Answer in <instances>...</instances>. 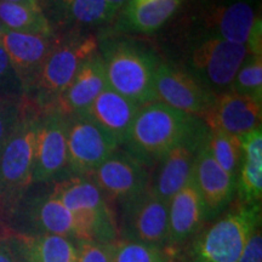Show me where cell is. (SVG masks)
Returning <instances> with one entry per match:
<instances>
[{
  "instance_id": "cell-1",
  "label": "cell",
  "mask_w": 262,
  "mask_h": 262,
  "mask_svg": "<svg viewBox=\"0 0 262 262\" xmlns=\"http://www.w3.org/2000/svg\"><path fill=\"white\" fill-rule=\"evenodd\" d=\"M206 133L201 118L153 101L140 107L122 149L150 170L169 150L201 142Z\"/></svg>"
},
{
  "instance_id": "cell-2",
  "label": "cell",
  "mask_w": 262,
  "mask_h": 262,
  "mask_svg": "<svg viewBox=\"0 0 262 262\" xmlns=\"http://www.w3.org/2000/svg\"><path fill=\"white\" fill-rule=\"evenodd\" d=\"M41 112L25 96L21 119L0 149V224L14 217L33 183L35 140Z\"/></svg>"
},
{
  "instance_id": "cell-3",
  "label": "cell",
  "mask_w": 262,
  "mask_h": 262,
  "mask_svg": "<svg viewBox=\"0 0 262 262\" xmlns=\"http://www.w3.org/2000/svg\"><path fill=\"white\" fill-rule=\"evenodd\" d=\"M181 38L180 63L176 66L216 96L231 89L241 66L253 55L247 45L186 28Z\"/></svg>"
},
{
  "instance_id": "cell-4",
  "label": "cell",
  "mask_w": 262,
  "mask_h": 262,
  "mask_svg": "<svg viewBox=\"0 0 262 262\" xmlns=\"http://www.w3.org/2000/svg\"><path fill=\"white\" fill-rule=\"evenodd\" d=\"M260 225L261 205L237 202L211 222H205L176 257L183 262H238Z\"/></svg>"
},
{
  "instance_id": "cell-5",
  "label": "cell",
  "mask_w": 262,
  "mask_h": 262,
  "mask_svg": "<svg viewBox=\"0 0 262 262\" xmlns=\"http://www.w3.org/2000/svg\"><path fill=\"white\" fill-rule=\"evenodd\" d=\"M260 0H192L186 29L247 45L262 55Z\"/></svg>"
},
{
  "instance_id": "cell-6",
  "label": "cell",
  "mask_w": 262,
  "mask_h": 262,
  "mask_svg": "<svg viewBox=\"0 0 262 262\" xmlns=\"http://www.w3.org/2000/svg\"><path fill=\"white\" fill-rule=\"evenodd\" d=\"M101 57L107 86L140 106L156 101L155 78L160 58L140 41L114 39L104 41Z\"/></svg>"
},
{
  "instance_id": "cell-7",
  "label": "cell",
  "mask_w": 262,
  "mask_h": 262,
  "mask_svg": "<svg viewBox=\"0 0 262 262\" xmlns=\"http://www.w3.org/2000/svg\"><path fill=\"white\" fill-rule=\"evenodd\" d=\"M52 192L71 212L75 241L113 243L119 239L116 212L90 178L71 176L55 182Z\"/></svg>"
},
{
  "instance_id": "cell-8",
  "label": "cell",
  "mask_w": 262,
  "mask_h": 262,
  "mask_svg": "<svg viewBox=\"0 0 262 262\" xmlns=\"http://www.w3.org/2000/svg\"><path fill=\"white\" fill-rule=\"evenodd\" d=\"M97 39L91 34L72 33L55 37L29 100L40 112L55 110L58 98L70 86L79 68L98 52Z\"/></svg>"
},
{
  "instance_id": "cell-9",
  "label": "cell",
  "mask_w": 262,
  "mask_h": 262,
  "mask_svg": "<svg viewBox=\"0 0 262 262\" xmlns=\"http://www.w3.org/2000/svg\"><path fill=\"white\" fill-rule=\"evenodd\" d=\"M118 208L119 215L116 219L120 239L165 249L168 203L157 196L149 186Z\"/></svg>"
},
{
  "instance_id": "cell-10",
  "label": "cell",
  "mask_w": 262,
  "mask_h": 262,
  "mask_svg": "<svg viewBox=\"0 0 262 262\" xmlns=\"http://www.w3.org/2000/svg\"><path fill=\"white\" fill-rule=\"evenodd\" d=\"M68 117L56 110L41 112L35 140L33 183L58 182L68 171Z\"/></svg>"
},
{
  "instance_id": "cell-11",
  "label": "cell",
  "mask_w": 262,
  "mask_h": 262,
  "mask_svg": "<svg viewBox=\"0 0 262 262\" xmlns=\"http://www.w3.org/2000/svg\"><path fill=\"white\" fill-rule=\"evenodd\" d=\"M68 171L89 176L120 147L112 136L84 113L68 117Z\"/></svg>"
},
{
  "instance_id": "cell-12",
  "label": "cell",
  "mask_w": 262,
  "mask_h": 262,
  "mask_svg": "<svg viewBox=\"0 0 262 262\" xmlns=\"http://www.w3.org/2000/svg\"><path fill=\"white\" fill-rule=\"evenodd\" d=\"M156 101L202 118L215 103L216 95L170 61L160 60L155 78Z\"/></svg>"
},
{
  "instance_id": "cell-13",
  "label": "cell",
  "mask_w": 262,
  "mask_h": 262,
  "mask_svg": "<svg viewBox=\"0 0 262 262\" xmlns=\"http://www.w3.org/2000/svg\"><path fill=\"white\" fill-rule=\"evenodd\" d=\"M88 178L96 183L111 205L113 203L119 206L147 189L150 172L139 160L119 148Z\"/></svg>"
},
{
  "instance_id": "cell-14",
  "label": "cell",
  "mask_w": 262,
  "mask_h": 262,
  "mask_svg": "<svg viewBox=\"0 0 262 262\" xmlns=\"http://www.w3.org/2000/svg\"><path fill=\"white\" fill-rule=\"evenodd\" d=\"M206 222L204 205L193 178L168 203V239L165 250L176 257Z\"/></svg>"
},
{
  "instance_id": "cell-15",
  "label": "cell",
  "mask_w": 262,
  "mask_h": 262,
  "mask_svg": "<svg viewBox=\"0 0 262 262\" xmlns=\"http://www.w3.org/2000/svg\"><path fill=\"white\" fill-rule=\"evenodd\" d=\"M54 41V34H29L8 29L0 38L10 64L21 84L24 96L32 93Z\"/></svg>"
},
{
  "instance_id": "cell-16",
  "label": "cell",
  "mask_w": 262,
  "mask_h": 262,
  "mask_svg": "<svg viewBox=\"0 0 262 262\" xmlns=\"http://www.w3.org/2000/svg\"><path fill=\"white\" fill-rule=\"evenodd\" d=\"M192 178L202 196L206 222L214 220L233 201L237 192V180L216 163L204 140L196 150Z\"/></svg>"
},
{
  "instance_id": "cell-17",
  "label": "cell",
  "mask_w": 262,
  "mask_h": 262,
  "mask_svg": "<svg viewBox=\"0 0 262 262\" xmlns=\"http://www.w3.org/2000/svg\"><path fill=\"white\" fill-rule=\"evenodd\" d=\"M261 102L231 90L217 95L215 103L202 118L208 129L239 137L261 127Z\"/></svg>"
},
{
  "instance_id": "cell-18",
  "label": "cell",
  "mask_w": 262,
  "mask_h": 262,
  "mask_svg": "<svg viewBox=\"0 0 262 262\" xmlns=\"http://www.w3.org/2000/svg\"><path fill=\"white\" fill-rule=\"evenodd\" d=\"M202 142L182 143L169 150L153 166L155 172L150 175L149 187L162 201L169 203L192 178L196 150Z\"/></svg>"
},
{
  "instance_id": "cell-19",
  "label": "cell",
  "mask_w": 262,
  "mask_h": 262,
  "mask_svg": "<svg viewBox=\"0 0 262 262\" xmlns=\"http://www.w3.org/2000/svg\"><path fill=\"white\" fill-rule=\"evenodd\" d=\"M140 107V104L106 86L83 113L102 127L122 147Z\"/></svg>"
},
{
  "instance_id": "cell-20",
  "label": "cell",
  "mask_w": 262,
  "mask_h": 262,
  "mask_svg": "<svg viewBox=\"0 0 262 262\" xmlns=\"http://www.w3.org/2000/svg\"><path fill=\"white\" fill-rule=\"evenodd\" d=\"M106 86L103 61L97 52L79 68L70 86L58 98L55 110L66 117L83 113Z\"/></svg>"
},
{
  "instance_id": "cell-21",
  "label": "cell",
  "mask_w": 262,
  "mask_h": 262,
  "mask_svg": "<svg viewBox=\"0 0 262 262\" xmlns=\"http://www.w3.org/2000/svg\"><path fill=\"white\" fill-rule=\"evenodd\" d=\"M243 158L237 178L238 202L261 205L262 196V130L257 127L242 136Z\"/></svg>"
},
{
  "instance_id": "cell-22",
  "label": "cell",
  "mask_w": 262,
  "mask_h": 262,
  "mask_svg": "<svg viewBox=\"0 0 262 262\" xmlns=\"http://www.w3.org/2000/svg\"><path fill=\"white\" fill-rule=\"evenodd\" d=\"M28 221L34 233L56 234L75 241L73 219L54 192L35 198L29 205Z\"/></svg>"
},
{
  "instance_id": "cell-23",
  "label": "cell",
  "mask_w": 262,
  "mask_h": 262,
  "mask_svg": "<svg viewBox=\"0 0 262 262\" xmlns=\"http://www.w3.org/2000/svg\"><path fill=\"white\" fill-rule=\"evenodd\" d=\"M182 0H129L123 11L119 28L139 33H153L163 27L181 6Z\"/></svg>"
},
{
  "instance_id": "cell-24",
  "label": "cell",
  "mask_w": 262,
  "mask_h": 262,
  "mask_svg": "<svg viewBox=\"0 0 262 262\" xmlns=\"http://www.w3.org/2000/svg\"><path fill=\"white\" fill-rule=\"evenodd\" d=\"M15 233L27 262H77V245L73 239L48 233Z\"/></svg>"
},
{
  "instance_id": "cell-25",
  "label": "cell",
  "mask_w": 262,
  "mask_h": 262,
  "mask_svg": "<svg viewBox=\"0 0 262 262\" xmlns=\"http://www.w3.org/2000/svg\"><path fill=\"white\" fill-rule=\"evenodd\" d=\"M0 22L8 31L40 35L52 34L40 6L0 2Z\"/></svg>"
},
{
  "instance_id": "cell-26",
  "label": "cell",
  "mask_w": 262,
  "mask_h": 262,
  "mask_svg": "<svg viewBox=\"0 0 262 262\" xmlns=\"http://www.w3.org/2000/svg\"><path fill=\"white\" fill-rule=\"evenodd\" d=\"M204 142L216 163L228 175L237 180L242 158H243L241 137L222 131L208 129Z\"/></svg>"
},
{
  "instance_id": "cell-27",
  "label": "cell",
  "mask_w": 262,
  "mask_h": 262,
  "mask_svg": "<svg viewBox=\"0 0 262 262\" xmlns=\"http://www.w3.org/2000/svg\"><path fill=\"white\" fill-rule=\"evenodd\" d=\"M63 4L72 21L80 26H100L117 14L106 0H63Z\"/></svg>"
},
{
  "instance_id": "cell-28",
  "label": "cell",
  "mask_w": 262,
  "mask_h": 262,
  "mask_svg": "<svg viewBox=\"0 0 262 262\" xmlns=\"http://www.w3.org/2000/svg\"><path fill=\"white\" fill-rule=\"evenodd\" d=\"M231 91L262 102V55H250L241 66Z\"/></svg>"
},
{
  "instance_id": "cell-29",
  "label": "cell",
  "mask_w": 262,
  "mask_h": 262,
  "mask_svg": "<svg viewBox=\"0 0 262 262\" xmlns=\"http://www.w3.org/2000/svg\"><path fill=\"white\" fill-rule=\"evenodd\" d=\"M165 249L137 242L118 239L113 243V262H170Z\"/></svg>"
},
{
  "instance_id": "cell-30",
  "label": "cell",
  "mask_w": 262,
  "mask_h": 262,
  "mask_svg": "<svg viewBox=\"0 0 262 262\" xmlns=\"http://www.w3.org/2000/svg\"><path fill=\"white\" fill-rule=\"evenodd\" d=\"M25 96H0V149L21 119Z\"/></svg>"
},
{
  "instance_id": "cell-31",
  "label": "cell",
  "mask_w": 262,
  "mask_h": 262,
  "mask_svg": "<svg viewBox=\"0 0 262 262\" xmlns=\"http://www.w3.org/2000/svg\"><path fill=\"white\" fill-rule=\"evenodd\" d=\"M113 243L75 241L77 262H113Z\"/></svg>"
},
{
  "instance_id": "cell-32",
  "label": "cell",
  "mask_w": 262,
  "mask_h": 262,
  "mask_svg": "<svg viewBox=\"0 0 262 262\" xmlns=\"http://www.w3.org/2000/svg\"><path fill=\"white\" fill-rule=\"evenodd\" d=\"M0 96H24L19 80L16 77L9 57L0 42Z\"/></svg>"
},
{
  "instance_id": "cell-33",
  "label": "cell",
  "mask_w": 262,
  "mask_h": 262,
  "mask_svg": "<svg viewBox=\"0 0 262 262\" xmlns=\"http://www.w3.org/2000/svg\"><path fill=\"white\" fill-rule=\"evenodd\" d=\"M0 262H27L17 235L9 228L0 234Z\"/></svg>"
},
{
  "instance_id": "cell-34",
  "label": "cell",
  "mask_w": 262,
  "mask_h": 262,
  "mask_svg": "<svg viewBox=\"0 0 262 262\" xmlns=\"http://www.w3.org/2000/svg\"><path fill=\"white\" fill-rule=\"evenodd\" d=\"M238 262H262V232L257 226L249 238L247 247Z\"/></svg>"
},
{
  "instance_id": "cell-35",
  "label": "cell",
  "mask_w": 262,
  "mask_h": 262,
  "mask_svg": "<svg viewBox=\"0 0 262 262\" xmlns=\"http://www.w3.org/2000/svg\"><path fill=\"white\" fill-rule=\"evenodd\" d=\"M106 2L107 4L114 10V12H118L123 6H125L127 4L129 0H106Z\"/></svg>"
},
{
  "instance_id": "cell-36",
  "label": "cell",
  "mask_w": 262,
  "mask_h": 262,
  "mask_svg": "<svg viewBox=\"0 0 262 262\" xmlns=\"http://www.w3.org/2000/svg\"><path fill=\"white\" fill-rule=\"evenodd\" d=\"M5 3H15V4H24L29 6H39L38 0H0Z\"/></svg>"
},
{
  "instance_id": "cell-37",
  "label": "cell",
  "mask_w": 262,
  "mask_h": 262,
  "mask_svg": "<svg viewBox=\"0 0 262 262\" xmlns=\"http://www.w3.org/2000/svg\"><path fill=\"white\" fill-rule=\"evenodd\" d=\"M4 32H5V27L2 25V22H0V38H2V35L4 34Z\"/></svg>"
},
{
  "instance_id": "cell-38",
  "label": "cell",
  "mask_w": 262,
  "mask_h": 262,
  "mask_svg": "<svg viewBox=\"0 0 262 262\" xmlns=\"http://www.w3.org/2000/svg\"><path fill=\"white\" fill-rule=\"evenodd\" d=\"M170 262H183L181 258H179V257H172V260L170 261Z\"/></svg>"
},
{
  "instance_id": "cell-39",
  "label": "cell",
  "mask_w": 262,
  "mask_h": 262,
  "mask_svg": "<svg viewBox=\"0 0 262 262\" xmlns=\"http://www.w3.org/2000/svg\"><path fill=\"white\" fill-rule=\"evenodd\" d=\"M131 2H134V3H146V2H149V0H131Z\"/></svg>"
},
{
  "instance_id": "cell-40",
  "label": "cell",
  "mask_w": 262,
  "mask_h": 262,
  "mask_svg": "<svg viewBox=\"0 0 262 262\" xmlns=\"http://www.w3.org/2000/svg\"><path fill=\"white\" fill-rule=\"evenodd\" d=\"M6 228H8V227H0V234H3V233H4V231H5Z\"/></svg>"
}]
</instances>
